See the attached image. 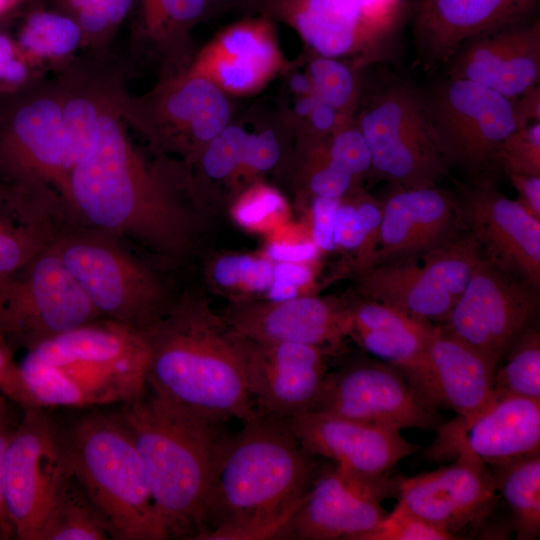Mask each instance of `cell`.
<instances>
[{
    "instance_id": "1",
    "label": "cell",
    "mask_w": 540,
    "mask_h": 540,
    "mask_svg": "<svg viewBox=\"0 0 540 540\" xmlns=\"http://www.w3.org/2000/svg\"><path fill=\"white\" fill-rule=\"evenodd\" d=\"M122 99L102 116L93 144L69 170L63 207L75 226L179 254L188 245L189 219L168 183L130 141Z\"/></svg>"
},
{
    "instance_id": "2",
    "label": "cell",
    "mask_w": 540,
    "mask_h": 540,
    "mask_svg": "<svg viewBox=\"0 0 540 540\" xmlns=\"http://www.w3.org/2000/svg\"><path fill=\"white\" fill-rule=\"evenodd\" d=\"M243 423L219 455L197 540L276 539L318 476L285 420Z\"/></svg>"
},
{
    "instance_id": "3",
    "label": "cell",
    "mask_w": 540,
    "mask_h": 540,
    "mask_svg": "<svg viewBox=\"0 0 540 540\" xmlns=\"http://www.w3.org/2000/svg\"><path fill=\"white\" fill-rule=\"evenodd\" d=\"M149 346L148 389L198 416L243 422L257 415L243 337L205 302L186 299L140 330Z\"/></svg>"
},
{
    "instance_id": "4",
    "label": "cell",
    "mask_w": 540,
    "mask_h": 540,
    "mask_svg": "<svg viewBox=\"0 0 540 540\" xmlns=\"http://www.w3.org/2000/svg\"><path fill=\"white\" fill-rule=\"evenodd\" d=\"M115 414L141 457L170 538L197 540L218 458L230 435L225 421L193 414L149 389L121 403Z\"/></svg>"
},
{
    "instance_id": "5",
    "label": "cell",
    "mask_w": 540,
    "mask_h": 540,
    "mask_svg": "<svg viewBox=\"0 0 540 540\" xmlns=\"http://www.w3.org/2000/svg\"><path fill=\"white\" fill-rule=\"evenodd\" d=\"M65 429L74 477L110 539H169L141 457L116 414L93 411Z\"/></svg>"
},
{
    "instance_id": "6",
    "label": "cell",
    "mask_w": 540,
    "mask_h": 540,
    "mask_svg": "<svg viewBox=\"0 0 540 540\" xmlns=\"http://www.w3.org/2000/svg\"><path fill=\"white\" fill-rule=\"evenodd\" d=\"M355 121L371 152V171L392 185L435 186L448 174L421 90L407 81L388 78L369 93L362 89Z\"/></svg>"
},
{
    "instance_id": "7",
    "label": "cell",
    "mask_w": 540,
    "mask_h": 540,
    "mask_svg": "<svg viewBox=\"0 0 540 540\" xmlns=\"http://www.w3.org/2000/svg\"><path fill=\"white\" fill-rule=\"evenodd\" d=\"M117 238L71 226L51 248L102 318L143 330L169 305L157 278Z\"/></svg>"
},
{
    "instance_id": "8",
    "label": "cell",
    "mask_w": 540,
    "mask_h": 540,
    "mask_svg": "<svg viewBox=\"0 0 540 540\" xmlns=\"http://www.w3.org/2000/svg\"><path fill=\"white\" fill-rule=\"evenodd\" d=\"M74 477L66 429L40 408H24L5 457L4 496L14 536L40 540Z\"/></svg>"
},
{
    "instance_id": "9",
    "label": "cell",
    "mask_w": 540,
    "mask_h": 540,
    "mask_svg": "<svg viewBox=\"0 0 540 540\" xmlns=\"http://www.w3.org/2000/svg\"><path fill=\"white\" fill-rule=\"evenodd\" d=\"M88 391L124 403L148 389L149 346L140 330L99 318L27 350Z\"/></svg>"
},
{
    "instance_id": "10",
    "label": "cell",
    "mask_w": 540,
    "mask_h": 540,
    "mask_svg": "<svg viewBox=\"0 0 540 540\" xmlns=\"http://www.w3.org/2000/svg\"><path fill=\"white\" fill-rule=\"evenodd\" d=\"M485 259L466 232L422 255L370 268L361 273L359 290L415 319L444 323Z\"/></svg>"
},
{
    "instance_id": "11",
    "label": "cell",
    "mask_w": 540,
    "mask_h": 540,
    "mask_svg": "<svg viewBox=\"0 0 540 540\" xmlns=\"http://www.w3.org/2000/svg\"><path fill=\"white\" fill-rule=\"evenodd\" d=\"M99 318L51 247L0 278V334L10 348L29 350Z\"/></svg>"
},
{
    "instance_id": "12",
    "label": "cell",
    "mask_w": 540,
    "mask_h": 540,
    "mask_svg": "<svg viewBox=\"0 0 540 540\" xmlns=\"http://www.w3.org/2000/svg\"><path fill=\"white\" fill-rule=\"evenodd\" d=\"M122 115L158 149L197 161L231 123L229 96L186 69L167 74L140 98L124 96Z\"/></svg>"
},
{
    "instance_id": "13",
    "label": "cell",
    "mask_w": 540,
    "mask_h": 540,
    "mask_svg": "<svg viewBox=\"0 0 540 540\" xmlns=\"http://www.w3.org/2000/svg\"><path fill=\"white\" fill-rule=\"evenodd\" d=\"M428 119L448 165L480 173L496 163L517 130L512 100L464 79L450 78L421 91Z\"/></svg>"
},
{
    "instance_id": "14",
    "label": "cell",
    "mask_w": 540,
    "mask_h": 540,
    "mask_svg": "<svg viewBox=\"0 0 540 540\" xmlns=\"http://www.w3.org/2000/svg\"><path fill=\"white\" fill-rule=\"evenodd\" d=\"M538 306V287L485 259L444 326L497 366L530 326Z\"/></svg>"
},
{
    "instance_id": "15",
    "label": "cell",
    "mask_w": 540,
    "mask_h": 540,
    "mask_svg": "<svg viewBox=\"0 0 540 540\" xmlns=\"http://www.w3.org/2000/svg\"><path fill=\"white\" fill-rule=\"evenodd\" d=\"M310 410L400 431L437 423L435 407L398 370L380 360L356 361L327 373Z\"/></svg>"
},
{
    "instance_id": "16",
    "label": "cell",
    "mask_w": 540,
    "mask_h": 540,
    "mask_svg": "<svg viewBox=\"0 0 540 540\" xmlns=\"http://www.w3.org/2000/svg\"><path fill=\"white\" fill-rule=\"evenodd\" d=\"M397 488L385 475L339 466L321 473L276 539L362 540L387 514L381 502Z\"/></svg>"
},
{
    "instance_id": "17",
    "label": "cell",
    "mask_w": 540,
    "mask_h": 540,
    "mask_svg": "<svg viewBox=\"0 0 540 540\" xmlns=\"http://www.w3.org/2000/svg\"><path fill=\"white\" fill-rule=\"evenodd\" d=\"M63 87L20 99L0 117V175L46 187L61 200L66 181Z\"/></svg>"
},
{
    "instance_id": "18",
    "label": "cell",
    "mask_w": 540,
    "mask_h": 540,
    "mask_svg": "<svg viewBox=\"0 0 540 540\" xmlns=\"http://www.w3.org/2000/svg\"><path fill=\"white\" fill-rule=\"evenodd\" d=\"M456 199L462 225L487 261L540 286V220L502 194L488 178L460 187Z\"/></svg>"
},
{
    "instance_id": "19",
    "label": "cell",
    "mask_w": 540,
    "mask_h": 540,
    "mask_svg": "<svg viewBox=\"0 0 540 540\" xmlns=\"http://www.w3.org/2000/svg\"><path fill=\"white\" fill-rule=\"evenodd\" d=\"M292 68L280 47L274 20L258 14L222 28L185 69L228 96H248Z\"/></svg>"
},
{
    "instance_id": "20",
    "label": "cell",
    "mask_w": 540,
    "mask_h": 540,
    "mask_svg": "<svg viewBox=\"0 0 540 540\" xmlns=\"http://www.w3.org/2000/svg\"><path fill=\"white\" fill-rule=\"evenodd\" d=\"M539 448L540 401L511 396L494 398L476 413L441 426L431 455L497 465Z\"/></svg>"
},
{
    "instance_id": "21",
    "label": "cell",
    "mask_w": 540,
    "mask_h": 540,
    "mask_svg": "<svg viewBox=\"0 0 540 540\" xmlns=\"http://www.w3.org/2000/svg\"><path fill=\"white\" fill-rule=\"evenodd\" d=\"M243 340L247 383L256 413L287 420L309 411L328 373L327 350L295 342Z\"/></svg>"
},
{
    "instance_id": "22",
    "label": "cell",
    "mask_w": 540,
    "mask_h": 540,
    "mask_svg": "<svg viewBox=\"0 0 540 540\" xmlns=\"http://www.w3.org/2000/svg\"><path fill=\"white\" fill-rule=\"evenodd\" d=\"M285 422L310 455L363 476L385 475L418 449L398 429L327 412L309 410Z\"/></svg>"
},
{
    "instance_id": "23",
    "label": "cell",
    "mask_w": 540,
    "mask_h": 540,
    "mask_svg": "<svg viewBox=\"0 0 540 540\" xmlns=\"http://www.w3.org/2000/svg\"><path fill=\"white\" fill-rule=\"evenodd\" d=\"M397 491V505L456 537L466 527L482 521L496 501L487 465L464 458L401 479Z\"/></svg>"
},
{
    "instance_id": "24",
    "label": "cell",
    "mask_w": 540,
    "mask_h": 540,
    "mask_svg": "<svg viewBox=\"0 0 540 540\" xmlns=\"http://www.w3.org/2000/svg\"><path fill=\"white\" fill-rule=\"evenodd\" d=\"M446 64L448 77L476 82L514 100L539 84L540 21L474 37Z\"/></svg>"
},
{
    "instance_id": "25",
    "label": "cell",
    "mask_w": 540,
    "mask_h": 540,
    "mask_svg": "<svg viewBox=\"0 0 540 540\" xmlns=\"http://www.w3.org/2000/svg\"><path fill=\"white\" fill-rule=\"evenodd\" d=\"M393 189L381 203L375 265L416 257L458 235L456 199L435 186Z\"/></svg>"
},
{
    "instance_id": "26",
    "label": "cell",
    "mask_w": 540,
    "mask_h": 540,
    "mask_svg": "<svg viewBox=\"0 0 540 540\" xmlns=\"http://www.w3.org/2000/svg\"><path fill=\"white\" fill-rule=\"evenodd\" d=\"M537 0H422L413 35L429 64H446L466 41L530 21Z\"/></svg>"
},
{
    "instance_id": "27",
    "label": "cell",
    "mask_w": 540,
    "mask_h": 540,
    "mask_svg": "<svg viewBox=\"0 0 540 540\" xmlns=\"http://www.w3.org/2000/svg\"><path fill=\"white\" fill-rule=\"evenodd\" d=\"M349 336L378 360L398 370L435 408L441 404L428 360L432 323L369 300L348 307Z\"/></svg>"
},
{
    "instance_id": "28",
    "label": "cell",
    "mask_w": 540,
    "mask_h": 540,
    "mask_svg": "<svg viewBox=\"0 0 540 540\" xmlns=\"http://www.w3.org/2000/svg\"><path fill=\"white\" fill-rule=\"evenodd\" d=\"M224 320L237 334L253 341L295 342L326 350L349 336L351 325L348 307L313 296L236 306Z\"/></svg>"
},
{
    "instance_id": "29",
    "label": "cell",
    "mask_w": 540,
    "mask_h": 540,
    "mask_svg": "<svg viewBox=\"0 0 540 540\" xmlns=\"http://www.w3.org/2000/svg\"><path fill=\"white\" fill-rule=\"evenodd\" d=\"M253 11L287 24L312 54L379 58L384 38L366 25L352 0H259Z\"/></svg>"
},
{
    "instance_id": "30",
    "label": "cell",
    "mask_w": 540,
    "mask_h": 540,
    "mask_svg": "<svg viewBox=\"0 0 540 540\" xmlns=\"http://www.w3.org/2000/svg\"><path fill=\"white\" fill-rule=\"evenodd\" d=\"M71 226L52 190L0 175V278L31 262Z\"/></svg>"
},
{
    "instance_id": "31",
    "label": "cell",
    "mask_w": 540,
    "mask_h": 540,
    "mask_svg": "<svg viewBox=\"0 0 540 540\" xmlns=\"http://www.w3.org/2000/svg\"><path fill=\"white\" fill-rule=\"evenodd\" d=\"M428 360L442 405L468 417L494 399L496 365L452 334L433 325L428 338Z\"/></svg>"
},
{
    "instance_id": "32",
    "label": "cell",
    "mask_w": 540,
    "mask_h": 540,
    "mask_svg": "<svg viewBox=\"0 0 540 540\" xmlns=\"http://www.w3.org/2000/svg\"><path fill=\"white\" fill-rule=\"evenodd\" d=\"M208 13L206 0H139L142 36L167 57L172 73L190 63L191 31Z\"/></svg>"
},
{
    "instance_id": "33",
    "label": "cell",
    "mask_w": 540,
    "mask_h": 540,
    "mask_svg": "<svg viewBox=\"0 0 540 540\" xmlns=\"http://www.w3.org/2000/svg\"><path fill=\"white\" fill-rule=\"evenodd\" d=\"M62 87L67 177L93 144L102 116L120 102L124 92L116 84L105 82H81Z\"/></svg>"
},
{
    "instance_id": "34",
    "label": "cell",
    "mask_w": 540,
    "mask_h": 540,
    "mask_svg": "<svg viewBox=\"0 0 540 540\" xmlns=\"http://www.w3.org/2000/svg\"><path fill=\"white\" fill-rule=\"evenodd\" d=\"M491 466L495 490L512 512L516 538H537L540 535L539 453Z\"/></svg>"
},
{
    "instance_id": "35",
    "label": "cell",
    "mask_w": 540,
    "mask_h": 540,
    "mask_svg": "<svg viewBox=\"0 0 540 540\" xmlns=\"http://www.w3.org/2000/svg\"><path fill=\"white\" fill-rule=\"evenodd\" d=\"M504 356L494 374V398L512 396L540 401L539 330L527 327Z\"/></svg>"
},
{
    "instance_id": "36",
    "label": "cell",
    "mask_w": 540,
    "mask_h": 540,
    "mask_svg": "<svg viewBox=\"0 0 540 540\" xmlns=\"http://www.w3.org/2000/svg\"><path fill=\"white\" fill-rule=\"evenodd\" d=\"M82 42V30L71 15L38 10L26 18L16 43L28 60H41L66 57Z\"/></svg>"
},
{
    "instance_id": "37",
    "label": "cell",
    "mask_w": 540,
    "mask_h": 540,
    "mask_svg": "<svg viewBox=\"0 0 540 540\" xmlns=\"http://www.w3.org/2000/svg\"><path fill=\"white\" fill-rule=\"evenodd\" d=\"M370 62L352 63L312 54L306 73L316 98L345 117H355L363 85L360 69Z\"/></svg>"
},
{
    "instance_id": "38",
    "label": "cell",
    "mask_w": 540,
    "mask_h": 540,
    "mask_svg": "<svg viewBox=\"0 0 540 540\" xmlns=\"http://www.w3.org/2000/svg\"><path fill=\"white\" fill-rule=\"evenodd\" d=\"M104 524L75 477L46 524L40 540H107Z\"/></svg>"
},
{
    "instance_id": "39",
    "label": "cell",
    "mask_w": 540,
    "mask_h": 540,
    "mask_svg": "<svg viewBox=\"0 0 540 540\" xmlns=\"http://www.w3.org/2000/svg\"><path fill=\"white\" fill-rule=\"evenodd\" d=\"M80 26L83 41L106 38L129 14L133 0H58Z\"/></svg>"
},
{
    "instance_id": "40",
    "label": "cell",
    "mask_w": 540,
    "mask_h": 540,
    "mask_svg": "<svg viewBox=\"0 0 540 540\" xmlns=\"http://www.w3.org/2000/svg\"><path fill=\"white\" fill-rule=\"evenodd\" d=\"M250 134L238 124H228L207 144L198 158L204 174L215 180L236 176L242 166Z\"/></svg>"
},
{
    "instance_id": "41",
    "label": "cell",
    "mask_w": 540,
    "mask_h": 540,
    "mask_svg": "<svg viewBox=\"0 0 540 540\" xmlns=\"http://www.w3.org/2000/svg\"><path fill=\"white\" fill-rule=\"evenodd\" d=\"M287 204L281 193L265 184H254L239 197L233 217L246 229L272 230L286 216Z\"/></svg>"
},
{
    "instance_id": "42",
    "label": "cell",
    "mask_w": 540,
    "mask_h": 540,
    "mask_svg": "<svg viewBox=\"0 0 540 540\" xmlns=\"http://www.w3.org/2000/svg\"><path fill=\"white\" fill-rule=\"evenodd\" d=\"M309 150L307 185L315 197L343 199L355 191L354 177L329 158L326 140H305Z\"/></svg>"
},
{
    "instance_id": "43",
    "label": "cell",
    "mask_w": 540,
    "mask_h": 540,
    "mask_svg": "<svg viewBox=\"0 0 540 540\" xmlns=\"http://www.w3.org/2000/svg\"><path fill=\"white\" fill-rule=\"evenodd\" d=\"M273 264L252 255H227L213 267L215 282L226 288L252 292L268 290L273 280Z\"/></svg>"
},
{
    "instance_id": "44",
    "label": "cell",
    "mask_w": 540,
    "mask_h": 540,
    "mask_svg": "<svg viewBox=\"0 0 540 540\" xmlns=\"http://www.w3.org/2000/svg\"><path fill=\"white\" fill-rule=\"evenodd\" d=\"M330 160L356 180L372 170V156L355 117L344 122L326 139Z\"/></svg>"
},
{
    "instance_id": "45",
    "label": "cell",
    "mask_w": 540,
    "mask_h": 540,
    "mask_svg": "<svg viewBox=\"0 0 540 540\" xmlns=\"http://www.w3.org/2000/svg\"><path fill=\"white\" fill-rule=\"evenodd\" d=\"M496 163L506 174L540 175V121L510 134L498 151Z\"/></svg>"
},
{
    "instance_id": "46",
    "label": "cell",
    "mask_w": 540,
    "mask_h": 540,
    "mask_svg": "<svg viewBox=\"0 0 540 540\" xmlns=\"http://www.w3.org/2000/svg\"><path fill=\"white\" fill-rule=\"evenodd\" d=\"M447 532L396 505L362 540H454Z\"/></svg>"
},
{
    "instance_id": "47",
    "label": "cell",
    "mask_w": 540,
    "mask_h": 540,
    "mask_svg": "<svg viewBox=\"0 0 540 540\" xmlns=\"http://www.w3.org/2000/svg\"><path fill=\"white\" fill-rule=\"evenodd\" d=\"M280 156V142L273 129L251 133L242 166L236 176L268 171L277 164Z\"/></svg>"
},
{
    "instance_id": "48",
    "label": "cell",
    "mask_w": 540,
    "mask_h": 540,
    "mask_svg": "<svg viewBox=\"0 0 540 540\" xmlns=\"http://www.w3.org/2000/svg\"><path fill=\"white\" fill-rule=\"evenodd\" d=\"M366 25L380 37L389 35L402 17L405 0H352Z\"/></svg>"
},
{
    "instance_id": "49",
    "label": "cell",
    "mask_w": 540,
    "mask_h": 540,
    "mask_svg": "<svg viewBox=\"0 0 540 540\" xmlns=\"http://www.w3.org/2000/svg\"><path fill=\"white\" fill-rule=\"evenodd\" d=\"M28 76L27 57L16 42L0 31V89L18 88Z\"/></svg>"
},
{
    "instance_id": "50",
    "label": "cell",
    "mask_w": 540,
    "mask_h": 540,
    "mask_svg": "<svg viewBox=\"0 0 540 540\" xmlns=\"http://www.w3.org/2000/svg\"><path fill=\"white\" fill-rule=\"evenodd\" d=\"M340 199L315 197L312 204V240L318 248L331 251L336 248L334 225Z\"/></svg>"
},
{
    "instance_id": "51",
    "label": "cell",
    "mask_w": 540,
    "mask_h": 540,
    "mask_svg": "<svg viewBox=\"0 0 540 540\" xmlns=\"http://www.w3.org/2000/svg\"><path fill=\"white\" fill-rule=\"evenodd\" d=\"M317 248L313 241L277 239L269 244L267 254L273 261L302 263L313 259Z\"/></svg>"
},
{
    "instance_id": "52",
    "label": "cell",
    "mask_w": 540,
    "mask_h": 540,
    "mask_svg": "<svg viewBox=\"0 0 540 540\" xmlns=\"http://www.w3.org/2000/svg\"><path fill=\"white\" fill-rule=\"evenodd\" d=\"M516 193V202L531 216L540 220V175L508 173Z\"/></svg>"
},
{
    "instance_id": "53",
    "label": "cell",
    "mask_w": 540,
    "mask_h": 540,
    "mask_svg": "<svg viewBox=\"0 0 540 540\" xmlns=\"http://www.w3.org/2000/svg\"><path fill=\"white\" fill-rule=\"evenodd\" d=\"M13 429L7 424L6 419L0 421V539H8L14 536L4 496L5 457Z\"/></svg>"
},
{
    "instance_id": "54",
    "label": "cell",
    "mask_w": 540,
    "mask_h": 540,
    "mask_svg": "<svg viewBox=\"0 0 540 540\" xmlns=\"http://www.w3.org/2000/svg\"><path fill=\"white\" fill-rule=\"evenodd\" d=\"M514 118L517 129L533 122L540 121V85H536L527 92L512 100Z\"/></svg>"
},
{
    "instance_id": "55",
    "label": "cell",
    "mask_w": 540,
    "mask_h": 540,
    "mask_svg": "<svg viewBox=\"0 0 540 540\" xmlns=\"http://www.w3.org/2000/svg\"><path fill=\"white\" fill-rule=\"evenodd\" d=\"M312 278L310 268L301 263L279 262L273 266V280L282 281L300 288Z\"/></svg>"
},
{
    "instance_id": "56",
    "label": "cell",
    "mask_w": 540,
    "mask_h": 540,
    "mask_svg": "<svg viewBox=\"0 0 540 540\" xmlns=\"http://www.w3.org/2000/svg\"><path fill=\"white\" fill-rule=\"evenodd\" d=\"M209 12L224 11L231 8L246 7L252 10L259 0H206Z\"/></svg>"
},
{
    "instance_id": "57",
    "label": "cell",
    "mask_w": 540,
    "mask_h": 540,
    "mask_svg": "<svg viewBox=\"0 0 540 540\" xmlns=\"http://www.w3.org/2000/svg\"><path fill=\"white\" fill-rule=\"evenodd\" d=\"M7 404L0 394V421L6 419Z\"/></svg>"
},
{
    "instance_id": "58",
    "label": "cell",
    "mask_w": 540,
    "mask_h": 540,
    "mask_svg": "<svg viewBox=\"0 0 540 540\" xmlns=\"http://www.w3.org/2000/svg\"><path fill=\"white\" fill-rule=\"evenodd\" d=\"M17 0H0V14L10 8Z\"/></svg>"
}]
</instances>
